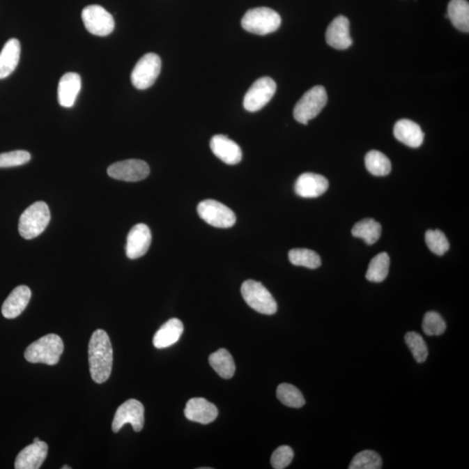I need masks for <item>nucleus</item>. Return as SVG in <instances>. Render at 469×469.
I'll use <instances>...</instances> for the list:
<instances>
[{
  "mask_svg": "<svg viewBox=\"0 0 469 469\" xmlns=\"http://www.w3.org/2000/svg\"><path fill=\"white\" fill-rule=\"evenodd\" d=\"M89 365L91 378L97 383H104L110 378L114 363L110 337L103 330L93 332L89 343Z\"/></svg>",
  "mask_w": 469,
  "mask_h": 469,
  "instance_id": "nucleus-1",
  "label": "nucleus"
},
{
  "mask_svg": "<svg viewBox=\"0 0 469 469\" xmlns=\"http://www.w3.org/2000/svg\"><path fill=\"white\" fill-rule=\"evenodd\" d=\"M63 351V344L58 335L49 334L35 341L24 352V358L31 363L56 365Z\"/></svg>",
  "mask_w": 469,
  "mask_h": 469,
  "instance_id": "nucleus-2",
  "label": "nucleus"
},
{
  "mask_svg": "<svg viewBox=\"0 0 469 469\" xmlns=\"http://www.w3.org/2000/svg\"><path fill=\"white\" fill-rule=\"evenodd\" d=\"M51 220L50 210L45 202H36L28 207L21 215L19 223L20 234L24 239L37 238L48 226Z\"/></svg>",
  "mask_w": 469,
  "mask_h": 469,
  "instance_id": "nucleus-3",
  "label": "nucleus"
},
{
  "mask_svg": "<svg viewBox=\"0 0 469 469\" xmlns=\"http://www.w3.org/2000/svg\"><path fill=\"white\" fill-rule=\"evenodd\" d=\"M243 29L256 35L274 33L280 27L282 20L276 10L267 7L250 9L242 19Z\"/></svg>",
  "mask_w": 469,
  "mask_h": 469,
  "instance_id": "nucleus-4",
  "label": "nucleus"
},
{
  "mask_svg": "<svg viewBox=\"0 0 469 469\" xmlns=\"http://www.w3.org/2000/svg\"><path fill=\"white\" fill-rule=\"evenodd\" d=\"M328 95L325 88L316 86L303 94L294 108L296 121L308 125L309 120L315 118L325 107Z\"/></svg>",
  "mask_w": 469,
  "mask_h": 469,
  "instance_id": "nucleus-5",
  "label": "nucleus"
},
{
  "mask_svg": "<svg viewBox=\"0 0 469 469\" xmlns=\"http://www.w3.org/2000/svg\"><path fill=\"white\" fill-rule=\"evenodd\" d=\"M243 299L250 308L263 315H274L277 312V303L272 295L259 282L245 281L241 287Z\"/></svg>",
  "mask_w": 469,
  "mask_h": 469,
  "instance_id": "nucleus-6",
  "label": "nucleus"
},
{
  "mask_svg": "<svg viewBox=\"0 0 469 469\" xmlns=\"http://www.w3.org/2000/svg\"><path fill=\"white\" fill-rule=\"evenodd\" d=\"M161 66L160 56L153 52L143 56L136 63L130 77L133 86L139 90H146L153 86L160 76Z\"/></svg>",
  "mask_w": 469,
  "mask_h": 469,
  "instance_id": "nucleus-7",
  "label": "nucleus"
},
{
  "mask_svg": "<svg viewBox=\"0 0 469 469\" xmlns=\"http://www.w3.org/2000/svg\"><path fill=\"white\" fill-rule=\"evenodd\" d=\"M197 213L208 224L216 228H231L236 224V215L230 208L216 200H203L197 206Z\"/></svg>",
  "mask_w": 469,
  "mask_h": 469,
  "instance_id": "nucleus-8",
  "label": "nucleus"
},
{
  "mask_svg": "<svg viewBox=\"0 0 469 469\" xmlns=\"http://www.w3.org/2000/svg\"><path fill=\"white\" fill-rule=\"evenodd\" d=\"M277 91V84L269 77H261L254 82L243 98V107L246 111H260L269 103Z\"/></svg>",
  "mask_w": 469,
  "mask_h": 469,
  "instance_id": "nucleus-9",
  "label": "nucleus"
},
{
  "mask_svg": "<svg viewBox=\"0 0 469 469\" xmlns=\"http://www.w3.org/2000/svg\"><path fill=\"white\" fill-rule=\"evenodd\" d=\"M82 20L86 30L95 36H108L115 28L114 17L100 6L86 7L82 12Z\"/></svg>",
  "mask_w": 469,
  "mask_h": 469,
  "instance_id": "nucleus-10",
  "label": "nucleus"
},
{
  "mask_svg": "<svg viewBox=\"0 0 469 469\" xmlns=\"http://www.w3.org/2000/svg\"><path fill=\"white\" fill-rule=\"evenodd\" d=\"M130 423L134 431L140 432L144 424V408L135 399L126 401L118 408L112 422V431L118 433L123 426Z\"/></svg>",
  "mask_w": 469,
  "mask_h": 469,
  "instance_id": "nucleus-11",
  "label": "nucleus"
},
{
  "mask_svg": "<svg viewBox=\"0 0 469 469\" xmlns=\"http://www.w3.org/2000/svg\"><path fill=\"white\" fill-rule=\"evenodd\" d=\"M150 167L146 162L129 160L118 162L108 168L111 178L125 182H139L150 175Z\"/></svg>",
  "mask_w": 469,
  "mask_h": 469,
  "instance_id": "nucleus-12",
  "label": "nucleus"
},
{
  "mask_svg": "<svg viewBox=\"0 0 469 469\" xmlns=\"http://www.w3.org/2000/svg\"><path fill=\"white\" fill-rule=\"evenodd\" d=\"M151 243V233L149 227L144 224L135 225L127 236L126 256L130 259H139L146 255Z\"/></svg>",
  "mask_w": 469,
  "mask_h": 469,
  "instance_id": "nucleus-13",
  "label": "nucleus"
},
{
  "mask_svg": "<svg viewBox=\"0 0 469 469\" xmlns=\"http://www.w3.org/2000/svg\"><path fill=\"white\" fill-rule=\"evenodd\" d=\"M329 189V181L322 175L303 174L295 183V192L303 199H316L322 196Z\"/></svg>",
  "mask_w": 469,
  "mask_h": 469,
  "instance_id": "nucleus-14",
  "label": "nucleus"
},
{
  "mask_svg": "<svg viewBox=\"0 0 469 469\" xmlns=\"http://www.w3.org/2000/svg\"><path fill=\"white\" fill-rule=\"evenodd\" d=\"M326 42L337 50H345L353 44L350 34V21L344 16H338L328 26Z\"/></svg>",
  "mask_w": 469,
  "mask_h": 469,
  "instance_id": "nucleus-15",
  "label": "nucleus"
},
{
  "mask_svg": "<svg viewBox=\"0 0 469 469\" xmlns=\"http://www.w3.org/2000/svg\"><path fill=\"white\" fill-rule=\"evenodd\" d=\"M210 146L215 156L225 164L235 165L242 160L241 148L226 136H214L210 140Z\"/></svg>",
  "mask_w": 469,
  "mask_h": 469,
  "instance_id": "nucleus-16",
  "label": "nucleus"
},
{
  "mask_svg": "<svg viewBox=\"0 0 469 469\" xmlns=\"http://www.w3.org/2000/svg\"><path fill=\"white\" fill-rule=\"evenodd\" d=\"M48 453L47 444L38 440L24 447L17 454L15 461L16 469H38L40 468Z\"/></svg>",
  "mask_w": 469,
  "mask_h": 469,
  "instance_id": "nucleus-17",
  "label": "nucleus"
},
{
  "mask_svg": "<svg viewBox=\"0 0 469 469\" xmlns=\"http://www.w3.org/2000/svg\"><path fill=\"white\" fill-rule=\"evenodd\" d=\"M185 415L189 421L209 424L217 419L218 410L213 403L204 398H192L186 404Z\"/></svg>",
  "mask_w": 469,
  "mask_h": 469,
  "instance_id": "nucleus-18",
  "label": "nucleus"
},
{
  "mask_svg": "<svg viewBox=\"0 0 469 469\" xmlns=\"http://www.w3.org/2000/svg\"><path fill=\"white\" fill-rule=\"evenodd\" d=\"M31 296L30 289L24 285H20L14 289L3 303V316L7 319L16 318L26 309L30 302Z\"/></svg>",
  "mask_w": 469,
  "mask_h": 469,
  "instance_id": "nucleus-19",
  "label": "nucleus"
},
{
  "mask_svg": "<svg viewBox=\"0 0 469 469\" xmlns=\"http://www.w3.org/2000/svg\"><path fill=\"white\" fill-rule=\"evenodd\" d=\"M394 135L401 143L411 148H418L424 140V133L417 123L408 119H401L394 127Z\"/></svg>",
  "mask_w": 469,
  "mask_h": 469,
  "instance_id": "nucleus-20",
  "label": "nucleus"
},
{
  "mask_svg": "<svg viewBox=\"0 0 469 469\" xmlns=\"http://www.w3.org/2000/svg\"><path fill=\"white\" fill-rule=\"evenodd\" d=\"M81 90V77L75 72L66 73L59 83V103L62 107L70 108L75 104Z\"/></svg>",
  "mask_w": 469,
  "mask_h": 469,
  "instance_id": "nucleus-21",
  "label": "nucleus"
},
{
  "mask_svg": "<svg viewBox=\"0 0 469 469\" xmlns=\"http://www.w3.org/2000/svg\"><path fill=\"white\" fill-rule=\"evenodd\" d=\"M21 47L17 38H10L0 52V79L12 74L19 65Z\"/></svg>",
  "mask_w": 469,
  "mask_h": 469,
  "instance_id": "nucleus-22",
  "label": "nucleus"
},
{
  "mask_svg": "<svg viewBox=\"0 0 469 469\" xmlns=\"http://www.w3.org/2000/svg\"><path fill=\"white\" fill-rule=\"evenodd\" d=\"M183 332V324L178 318H171L165 323L155 334L153 345L157 348L172 346L180 339Z\"/></svg>",
  "mask_w": 469,
  "mask_h": 469,
  "instance_id": "nucleus-23",
  "label": "nucleus"
},
{
  "mask_svg": "<svg viewBox=\"0 0 469 469\" xmlns=\"http://www.w3.org/2000/svg\"><path fill=\"white\" fill-rule=\"evenodd\" d=\"M447 17L456 29L468 33L469 3L467 0H451L447 6Z\"/></svg>",
  "mask_w": 469,
  "mask_h": 469,
  "instance_id": "nucleus-24",
  "label": "nucleus"
},
{
  "mask_svg": "<svg viewBox=\"0 0 469 469\" xmlns=\"http://www.w3.org/2000/svg\"><path fill=\"white\" fill-rule=\"evenodd\" d=\"M209 362L210 366L222 378L231 379L234 376L236 365L233 357H232L230 352L224 350V348H220V350L211 354Z\"/></svg>",
  "mask_w": 469,
  "mask_h": 469,
  "instance_id": "nucleus-25",
  "label": "nucleus"
},
{
  "mask_svg": "<svg viewBox=\"0 0 469 469\" xmlns=\"http://www.w3.org/2000/svg\"><path fill=\"white\" fill-rule=\"evenodd\" d=\"M352 235L355 238L364 240L367 245H371L378 241L382 235V226L376 220L367 218L359 221L352 229Z\"/></svg>",
  "mask_w": 469,
  "mask_h": 469,
  "instance_id": "nucleus-26",
  "label": "nucleus"
},
{
  "mask_svg": "<svg viewBox=\"0 0 469 469\" xmlns=\"http://www.w3.org/2000/svg\"><path fill=\"white\" fill-rule=\"evenodd\" d=\"M390 259L386 252L376 255L370 262L366 278L372 283H382L389 275Z\"/></svg>",
  "mask_w": 469,
  "mask_h": 469,
  "instance_id": "nucleus-27",
  "label": "nucleus"
},
{
  "mask_svg": "<svg viewBox=\"0 0 469 469\" xmlns=\"http://www.w3.org/2000/svg\"><path fill=\"white\" fill-rule=\"evenodd\" d=\"M367 170L376 176L389 175L391 171V163L385 155L378 151H371L365 157Z\"/></svg>",
  "mask_w": 469,
  "mask_h": 469,
  "instance_id": "nucleus-28",
  "label": "nucleus"
},
{
  "mask_svg": "<svg viewBox=\"0 0 469 469\" xmlns=\"http://www.w3.org/2000/svg\"><path fill=\"white\" fill-rule=\"evenodd\" d=\"M278 400L285 406L300 408L305 404L301 391L291 384L282 383L277 390Z\"/></svg>",
  "mask_w": 469,
  "mask_h": 469,
  "instance_id": "nucleus-29",
  "label": "nucleus"
},
{
  "mask_svg": "<svg viewBox=\"0 0 469 469\" xmlns=\"http://www.w3.org/2000/svg\"><path fill=\"white\" fill-rule=\"evenodd\" d=\"M289 259L295 266H303L315 270L321 266L320 256L312 249H293L289 252Z\"/></svg>",
  "mask_w": 469,
  "mask_h": 469,
  "instance_id": "nucleus-30",
  "label": "nucleus"
},
{
  "mask_svg": "<svg viewBox=\"0 0 469 469\" xmlns=\"http://www.w3.org/2000/svg\"><path fill=\"white\" fill-rule=\"evenodd\" d=\"M383 467L382 457L372 450H364L353 458L350 469H380Z\"/></svg>",
  "mask_w": 469,
  "mask_h": 469,
  "instance_id": "nucleus-31",
  "label": "nucleus"
},
{
  "mask_svg": "<svg viewBox=\"0 0 469 469\" xmlns=\"http://www.w3.org/2000/svg\"><path fill=\"white\" fill-rule=\"evenodd\" d=\"M405 341L415 361L420 363L424 362L428 358L429 351L421 335L416 332H408L405 336Z\"/></svg>",
  "mask_w": 469,
  "mask_h": 469,
  "instance_id": "nucleus-32",
  "label": "nucleus"
},
{
  "mask_svg": "<svg viewBox=\"0 0 469 469\" xmlns=\"http://www.w3.org/2000/svg\"><path fill=\"white\" fill-rule=\"evenodd\" d=\"M426 243L433 254L443 256L449 249V240L445 234L439 230H429L426 232Z\"/></svg>",
  "mask_w": 469,
  "mask_h": 469,
  "instance_id": "nucleus-33",
  "label": "nucleus"
},
{
  "mask_svg": "<svg viewBox=\"0 0 469 469\" xmlns=\"http://www.w3.org/2000/svg\"><path fill=\"white\" fill-rule=\"evenodd\" d=\"M446 323L440 314L429 312L423 318L422 330L426 336H440L446 330Z\"/></svg>",
  "mask_w": 469,
  "mask_h": 469,
  "instance_id": "nucleus-34",
  "label": "nucleus"
},
{
  "mask_svg": "<svg viewBox=\"0 0 469 469\" xmlns=\"http://www.w3.org/2000/svg\"><path fill=\"white\" fill-rule=\"evenodd\" d=\"M31 160L26 151H14L0 154V168H10L26 164Z\"/></svg>",
  "mask_w": 469,
  "mask_h": 469,
  "instance_id": "nucleus-35",
  "label": "nucleus"
},
{
  "mask_svg": "<svg viewBox=\"0 0 469 469\" xmlns=\"http://www.w3.org/2000/svg\"><path fill=\"white\" fill-rule=\"evenodd\" d=\"M294 458L293 449L289 446H281L274 451L270 463L275 469L286 468Z\"/></svg>",
  "mask_w": 469,
  "mask_h": 469,
  "instance_id": "nucleus-36",
  "label": "nucleus"
},
{
  "mask_svg": "<svg viewBox=\"0 0 469 469\" xmlns=\"http://www.w3.org/2000/svg\"><path fill=\"white\" fill-rule=\"evenodd\" d=\"M38 440H40V439L38 438V437H36V438L34 439L33 443H37V442H38Z\"/></svg>",
  "mask_w": 469,
  "mask_h": 469,
  "instance_id": "nucleus-37",
  "label": "nucleus"
},
{
  "mask_svg": "<svg viewBox=\"0 0 469 469\" xmlns=\"http://www.w3.org/2000/svg\"><path fill=\"white\" fill-rule=\"evenodd\" d=\"M70 468H72L68 467V466H63V467H62V469H70Z\"/></svg>",
  "mask_w": 469,
  "mask_h": 469,
  "instance_id": "nucleus-38",
  "label": "nucleus"
}]
</instances>
